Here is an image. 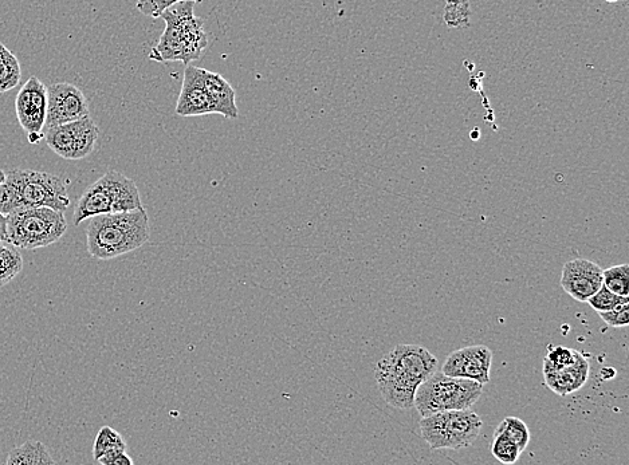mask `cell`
Instances as JSON below:
<instances>
[{
  "label": "cell",
  "mask_w": 629,
  "mask_h": 465,
  "mask_svg": "<svg viewBox=\"0 0 629 465\" xmlns=\"http://www.w3.org/2000/svg\"><path fill=\"white\" fill-rule=\"evenodd\" d=\"M462 353V374L463 378H470L482 385L490 382L491 362L493 353L487 346L477 345L461 349Z\"/></svg>",
  "instance_id": "e0dca14e"
},
{
  "label": "cell",
  "mask_w": 629,
  "mask_h": 465,
  "mask_svg": "<svg viewBox=\"0 0 629 465\" xmlns=\"http://www.w3.org/2000/svg\"><path fill=\"white\" fill-rule=\"evenodd\" d=\"M113 204L112 177L108 171L82 193L73 215L74 226H80L82 222L94 216L110 214L113 212Z\"/></svg>",
  "instance_id": "5bb4252c"
},
{
  "label": "cell",
  "mask_w": 629,
  "mask_h": 465,
  "mask_svg": "<svg viewBox=\"0 0 629 465\" xmlns=\"http://www.w3.org/2000/svg\"><path fill=\"white\" fill-rule=\"evenodd\" d=\"M491 453H493V456L499 461V463L507 465L517 463L521 456V451L520 448H518V445L514 443L509 436H506L505 433L497 431L494 433L493 444H491Z\"/></svg>",
  "instance_id": "d4e9b609"
},
{
  "label": "cell",
  "mask_w": 629,
  "mask_h": 465,
  "mask_svg": "<svg viewBox=\"0 0 629 465\" xmlns=\"http://www.w3.org/2000/svg\"><path fill=\"white\" fill-rule=\"evenodd\" d=\"M381 360L420 384L426 381L438 366V358L420 345H397Z\"/></svg>",
  "instance_id": "8fae6325"
},
{
  "label": "cell",
  "mask_w": 629,
  "mask_h": 465,
  "mask_svg": "<svg viewBox=\"0 0 629 465\" xmlns=\"http://www.w3.org/2000/svg\"><path fill=\"white\" fill-rule=\"evenodd\" d=\"M70 206L68 188L61 177L33 169H14L0 184V214L9 216L25 207H47L65 212Z\"/></svg>",
  "instance_id": "7a4b0ae2"
},
{
  "label": "cell",
  "mask_w": 629,
  "mask_h": 465,
  "mask_svg": "<svg viewBox=\"0 0 629 465\" xmlns=\"http://www.w3.org/2000/svg\"><path fill=\"white\" fill-rule=\"evenodd\" d=\"M599 315L608 326L627 327L629 323V302L621 303L615 309L603 311Z\"/></svg>",
  "instance_id": "f546056e"
},
{
  "label": "cell",
  "mask_w": 629,
  "mask_h": 465,
  "mask_svg": "<svg viewBox=\"0 0 629 465\" xmlns=\"http://www.w3.org/2000/svg\"><path fill=\"white\" fill-rule=\"evenodd\" d=\"M603 285L613 294L620 297H629V266L619 264V266L609 267L603 270Z\"/></svg>",
  "instance_id": "cb8c5ba5"
},
{
  "label": "cell",
  "mask_w": 629,
  "mask_h": 465,
  "mask_svg": "<svg viewBox=\"0 0 629 465\" xmlns=\"http://www.w3.org/2000/svg\"><path fill=\"white\" fill-rule=\"evenodd\" d=\"M6 179V173L0 169V184ZM0 240L7 242V216L0 214Z\"/></svg>",
  "instance_id": "4dcf8cb0"
},
{
  "label": "cell",
  "mask_w": 629,
  "mask_h": 465,
  "mask_svg": "<svg viewBox=\"0 0 629 465\" xmlns=\"http://www.w3.org/2000/svg\"><path fill=\"white\" fill-rule=\"evenodd\" d=\"M482 393L481 382L446 376L435 370L416 389L414 407L422 417L436 412L462 411L477 404Z\"/></svg>",
  "instance_id": "277c9868"
},
{
  "label": "cell",
  "mask_w": 629,
  "mask_h": 465,
  "mask_svg": "<svg viewBox=\"0 0 629 465\" xmlns=\"http://www.w3.org/2000/svg\"><path fill=\"white\" fill-rule=\"evenodd\" d=\"M133 463L135 461H133L132 457H129L127 452H123L113 460L112 465H133Z\"/></svg>",
  "instance_id": "1f68e13d"
},
{
  "label": "cell",
  "mask_w": 629,
  "mask_h": 465,
  "mask_svg": "<svg viewBox=\"0 0 629 465\" xmlns=\"http://www.w3.org/2000/svg\"><path fill=\"white\" fill-rule=\"evenodd\" d=\"M603 286V269L587 259L570 260L562 269L561 287L579 302H587Z\"/></svg>",
  "instance_id": "30bf717a"
},
{
  "label": "cell",
  "mask_w": 629,
  "mask_h": 465,
  "mask_svg": "<svg viewBox=\"0 0 629 465\" xmlns=\"http://www.w3.org/2000/svg\"><path fill=\"white\" fill-rule=\"evenodd\" d=\"M112 177L114 204L113 212L143 210L139 188L135 181L117 171H109Z\"/></svg>",
  "instance_id": "ac0fdd59"
},
{
  "label": "cell",
  "mask_w": 629,
  "mask_h": 465,
  "mask_svg": "<svg viewBox=\"0 0 629 465\" xmlns=\"http://www.w3.org/2000/svg\"><path fill=\"white\" fill-rule=\"evenodd\" d=\"M55 460L41 441L29 440L9 453L7 465H54Z\"/></svg>",
  "instance_id": "d6986e66"
},
{
  "label": "cell",
  "mask_w": 629,
  "mask_h": 465,
  "mask_svg": "<svg viewBox=\"0 0 629 465\" xmlns=\"http://www.w3.org/2000/svg\"><path fill=\"white\" fill-rule=\"evenodd\" d=\"M182 2H187V0H137L136 7L145 17L156 19L161 18L164 11ZM191 2L202 3L203 0H191Z\"/></svg>",
  "instance_id": "83f0119b"
},
{
  "label": "cell",
  "mask_w": 629,
  "mask_h": 465,
  "mask_svg": "<svg viewBox=\"0 0 629 465\" xmlns=\"http://www.w3.org/2000/svg\"><path fill=\"white\" fill-rule=\"evenodd\" d=\"M469 0H446L444 22L450 29H467L470 27Z\"/></svg>",
  "instance_id": "7402d4cb"
},
{
  "label": "cell",
  "mask_w": 629,
  "mask_h": 465,
  "mask_svg": "<svg viewBox=\"0 0 629 465\" xmlns=\"http://www.w3.org/2000/svg\"><path fill=\"white\" fill-rule=\"evenodd\" d=\"M68 231L65 212L25 207L7 216V243L21 250H38L57 243Z\"/></svg>",
  "instance_id": "5b68a950"
},
{
  "label": "cell",
  "mask_w": 629,
  "mask_h": 465,
  "mask_svg": "<svg viewBox=\"0 0 629 465\" xmlns=\"http://www.w3.org/2000/svg\"><path fill=\"white\" fill-rule=\"evenodd\" d=\"M43 133L47 147L65 160H82L92 155L100 137V129L90 116L53 126Z\"/></svg>",
  "instance_id": "52a82bcc"
},
{
  "label": "cell",
  "mask_w": 629,
  "mask_h": 465,
  "mask_svg": "<svg viewBox=\"0 0 629 465\" xmlns=\"http://www.w3.org/2000/svg\"><path fill=\"white\" fill-rule=\"evenodd\" d=\"M149 236L151 227L144 208L94 216L86 230L89 254L97 260H112L139 250Z\"/></svg>",
  "instance_id": "6da1fadb"
},
{
  "label": "cell",
  "mask_w": 629,
  "mask_h": 465,
  "mask_svg": "<svg viewBox=\"0 0 629 465\" xmlns=\"http://www.w3.org/2000/svg\"><path fill=\"white\" fill-rule=\"evenodd\" d=\"M21 63L9 47L0 42V93L10 92L21 82Z\"/></svg>",
  "instance_id": "ffe728a7"
},
{
  "label": "cell",
  "mask_w": 629,
  "mask_h": 465,
  "mask_svg": "<svg viewBox=\"0 0 629 465\" xmlns=\"http://www.w3.org/2000/svg\"><path fill=\"white\" fill-rule=\"evenodd\" d=\"M114 449H127L124 437L116 429L110 427H102L97 433L96 440L93 445L94 460L100 459L105 453L114 451Z\"/></svg>",
  "instance_id": "603a6c76"
},
{
  "label": "cell",
  "mask_w": 629,
  "mask_h": 465,
  "mask_svg": "<svg viewBox=\"0 0 629 465\" xmlns=\"http://www.w3.org/2000/svg\"><path fill=\"white\" fill-rule=\"evenodd\" d=\"M495 431L505 433L506 436H509L510 439L518 445L521 453L528 448L530 443V431L528 425L521 419H518V417H506Z\"/></svg>",
  "instance_id": "484cf974"
},
{
  "label": "cell",
  "mask_w": 629,
  "mask_h": 465,
  "mask_svg": "<svg viewBox=\"0 0 629 465\" xmlns=\"http://www.w3.org/2000/svg\"><path fill=\"white\" fill-rule=\"evenodd\" d=\"M202 76L204 86L214 106V113L224 118H238L237 93L233 85L219 73L210 72V70L202 69Z\"/></svg>",
  "instance_id": "2e32d148"
},
{
  "label": "cell",
  "mask_w": 629,
  "mask_h": 465,
  "mask_svg": "<svg viewBox=\"0 0 629 465\" xmlns=\"http://www.w3.org/2000/svg\"><path fill=\"white\" fill-rule=\"evenodd\" d=\"M15 113L29 143L38 144L45 136L47 86L37 77H30L19 90L15 98Z\"/></svg>",
  "instance_id": "ba28073f"
},
{
  "label": "cell",
  "mask_w": 629,
  "mask_h": 465,
  "mask_svg": "<svg viewBox=\"0 0 629 465\" xmlns=\"http://www.w3.org/2000/svg\"><path fill=\"white\" fill-rule=\"evenodd\" d=\"M180 117H199L215 114L211 98L204 86L202 68L187 65L184 72L182 92L175 109Z\"/></svg>",
  "instance_id": "4fadbf2b"
},
{
  "label": "cell",
  "mask_w": 629,
  "mask_h": 465,
  "mask_svg": "<svg viewBox=\"0 0 629 465\" xmlns=\"http://www.w3.org/2000/svg\"><path fill=\"white\" fill-rule=\"evenodd\" d=\"M577 354L576 350L564 348V346H556L550 348L548 356L544 358L545 368L561 369L572 365L575 362Z\"/></svg>",
  "instance_id": "f1b7e54d"
},
{
  "label": "cell",
  "mask_w": 629,
  "mask_h": 465,
  "mask_svg": "<svg viewBox=\"0 0 629 465\" xmlns=\"http://www.w3.org/2000/svg\"><path fill=\"white\" fill-rule=\"evenodd\" d=\"M627 302H629V297H620V295L613 294L612 291H609L604 285L587 301L589 306H591L593 310H596L597 313L615 309V307L621 305V303Z\"/></svg>",
  "instance_id": "4316f807"
},
{
  "label": "cell",
  "mask_w": 629,
  "mask_h": 465,
  "mask_svg": "<svg viewBox=\"0 0 629 465\" xmlns=\"http://www.w3.org/2000/svg\"><path fill=\"white\" fill-rule=\"evenodd\" d=\"M605 2H607V3H616V2H619V0H605Z\"/></svg>",
  "instance_id": "836d02e7"
},
{
  "label": "cell",
  "mask_w": 629,
  "mask_h": 465,
  "mask_svg": "<svg viewBox=\"0 0 629 465\" xmlns=\"http://www.w3.org/2000/svg\"><path fill=\"white\" fill-rule=\"evenodd\" d=\"M195 5V2L187 0L164 11L161 18L164 19L165 30L149 54L151 61L190 65L202 57L207 49L208 38L203 19L194 13Z\"/></svg>",
  "instance_id": "3957f363"
},
{
  "label": "cell",
  "mask_w": 629,
  "mask_h": 465,
  "mask_svg": "<svg viewBox=\"0 0 629 465\" xmlns=\"http://www.w3.org/2000/svg\"><path fill=\"white\" fill-rule=\"evenodd\" d=\"M376 382L385 403L391 407L397 409L414 407L415 393L420 382L397 372L383 360L377 362Z\"/></svg>",
  "instance_id": "7c38bea8"
},
{
  "label": "cell",
  "mask_w": 629,
  "mask_h": 465,
  "mask_svg": "<svg viewBox=\"0 0 629 465\" xmlns=\"http://www.w3.org/2000/svg\"><path fill=\"white\" fill-rule=\"evenodd\" d=\"M89 116L85 94L76 85L58 82L47 88V117L45 130L68 124Z\"/></svg>",
  "instance_id": "9c48e42d"
},
{
  "label": "cell",
  "mask_w": 629,
  "mask_h": 465,
  "mask_svg": "<svg viewBox=\"0 0 629 465\" xmlns=\"http://www.w3.org/2000/svg\"><path fill=\"white\" fill-rule=\"evenodd\" d=\"M23 270V259L17 248H0V287L9 285Z\"/></svg>",
  "instance_id": "44dd1931"
},
{
  "label": "cell",
  "mask_w": 629,
  "mask_h": 465,
  "mask_svg": "<svg viewBox=\"0 0 629 465\" xmlns=\"http://www.w3.org/2000/svg\"><path fill=\"white\" fill-rule=\"evenodd\" d=\"M482 419L471 409L444 411L424 416L420 432L432 451L470 447L482 431Z\"/></svg>",
  "instance_id": "8992f818"
},
{
  "label": "cell",
  "mask_w": 629,
  "mask_h": 465,
  "mask_svg": "<svg viewBox=\"0 0 629 465\" xmlns=\"http://www.w3.org/2000/svg\"><path fill=\"white\" fill-rule=\"evenodd\" d=\"M3 246H5V244H3L2 240H0V248H2Z\"/></svg>",
  "instance_id": "e575fe53"
},
{
  "label": "cell",
  "mask_w": 629,
  "mask_h": 465,
  "mask_svg": "<svg viewBox=\"0 0 629 465\" xmlns=\"http://www.w3.org/2000/svg\"><path fill=\"white\" fill-rule=\"evenodd\" d=\"M589 362L583 354H577L575 362L566 368L553 369L545 368L544 377L545 384L552 392L560 394V396H568L583 388L589 378Z\"/></svg>",
  "instance_id": "9a60e30c"
},
{
  "label": "cell",
  "mask_w": 629,
  "mask_h": 465,
  "mask_svg": "<svg viewBox=\"0 0 629 465\" xmlns=\"http://www.w3.org/2000/svg\"><path fill=\"white\" fill-rule=\"evenodd\" d=\"M615 376H616V372H615V369L613 368H605L603 372H601V377H603V380L605 381L612 380V378Z\"/></svg>",
  "instance_id": "d6a6232c"
}]
</instances>
